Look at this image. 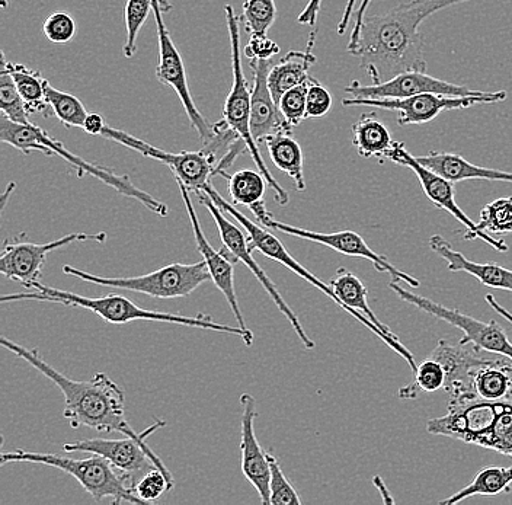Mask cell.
I'll use <instances>...</instances> for the list:
<instances>
[{
    "label": "cell",
    "instance_id": "obj_1",
    "mask_svg": "<svg viewBox=\"0 0 512 505\" xmlns=\"http://www.w3.org/2000/svg\"><path fill=\"white\" fill-rule=\"evenodd\" d=\"M464 2L470 0H411L382 15L366 17L351 54L360 59L373 83L390 81L400 73L427 72L419 27L431 15Z\"/></svg>",
    "mask_w": 512,
    "mask_h": 505
},
{
    "label": "cell",
    "instance_id": "obj_2",
    "mask_svg": "<svg viewBox=\"0 0 512 505\" xmlns=\"http://www.w3.org/2000/svg\"><path fill=\"white\" fill-rule=\"evenodd\" d=\"M0 344L18 359L27 361L62 391L64 418L69 421L70 427H88L98 433H121L140 443H147L153 433L165 427V421L158 420L142 433L134 430L126 420V393L105 373H96L92 379L80 382L57 372L40 356L38 350H30L6 337L0 338Z\"/></svg>",
    "mask_w": 512,
    "mask_h": 505
},
{
    "label": "cell",
    "instance_id": "obj_3",
    "mask_svg": "<svg viewBox=\"0 0 512 505\" xmlns=\"http://www.w3.org/2000/svg\"><path fill=\"white\" fill-rule=\"evenodd\" d=\"M35 292L3 294L0 302H21V300H32V302L59 303V305L80 308L95 313L99 318L112 325H126L134 321L163 322V324H174L190 326V328L206 329V331L224 332V334L236 335L242 338L243 343L251 347L254 343V334L251 329H243L238 326L217 324L213 318L204 313L195 316L174 315V313L156 312L140 308L139 305L120 294H107L104 297H86L80 294L64 292L54 287L44 286L40 281L32 286Z\"/></svg>",
    "mask_w": 512,
    "mask_h": 505
},
{
    "label": "cell",
    "instance_id": "obj_4",
    "mask_svg": "<svg viewBox=\"0 0 512 505\" xmlns=\"http://www.w3.org/2000/svg\"><path fill=\"white\" fill-rule=\"evenodd\" d=\"M427 431L432 436L475 444L512 459V398H450L447 414L428 421Z\"/></svg>",
    "mask_w": 512,
    "mask_h": 505
},
{
    "label": "cell",
    "instance_id": "obj_5",
    "mask_svg": "<svg viewBox=\"0 0 512 505\" xmlns=\"http://www.w3.org/2000/svg\"><path fill=\"white\" fill-rule=\"evenodd\" d=\"M35 463V465L51 466L60 469L67 475L73 476L82 485V488L91 495L96 503H101L105 498H112L115 504L131 503L144 504L134 494L136 482L130 476L124 475L112 466L110 460L94 455L86 459H73V457L54 455V453L3 452L0 455V465L6 463Z\"/></svg>",
    "mask_w": 512,
    "mask_h": 505
},
{
    "label": "cell",
    "instance_id": "obj_6",
    "mask_svg": "<svg viewBox=\"0 0 512 505\" xmlns=\"http://www.w3.org/2000/svg\"><path fill=\"white\" fill-rule=\"evenodd\" d=\"M227 31H229L230 40V56H232V73L233 82L232 89L227 95L226 102L223 107V121L236 136L245 143L252 161L255 162L258 171L264 175L271 190L274 191L275 201L280 206H286L288 203L287 191L278 184L274 175L268 169L267 163L262 158L261 150H259L258 142L252 136L251 131V95L252 89L243 75L242 67V47H240V17L236 15L232 5H226Z\"/></svg>",
    "mask_w": 512,
    "mask_h": 505
},
{
    "label": "cell",
    "instance_id": "obj_7",
    "mask_svg": "<svg viewBox=\"0 0 512 505\" xmlns=\"http://www.w3.org/2000/svg\"><path fill=\"white\" fill-rule=\"evenodd\" d=\"M63 273L96 286L147 294L156 299H178V297L190 296L198 287L211 280L210 271L204 260L194 264L175 262L153 273L136 277H101L86 273L72 265H63Z\"/></svg>",
    "mask_w": 512,
    "mask_h": 505
},
{
    "label": "cell",
    "instance_id": "obj_8",
    "mask_svg": "<svg viewBox=\"0 0 512 505\" xmlns=\"http://www.w3.org/2000/svg\"><path fill=\"white\" fill-rule=\"evenodd\" d=\"M195 194H197L200 203L206 207L208 213L213 216L217 230H219L220 242H222L223 248L226 249L230 258L235 262H242V264H245V267H248L249 270H251V273L254 274L256 280L261 283L265 292H267L268 296L271 297L272 302L275 303V306L280 309V312L286 316L287 321L290 322L291 326H293L294 332H296L299 340L302 341L304 348H307V350H313V348L316 347V344L313 343L312 338L306 334V331H304L303 325L300 324L296 313L293 312V309L288 306L286 300H284L281 293L278 292L274 281L268 277L264 268L256 262L254 255H252L254 248L249 244L248 233H243V230L240 229L239 226L230 222L223 210L217 206L216 201L208 196L207 193H204V191H198V193Z\"/></svg>",
    "mask_w": 512,
    "mask_h": 505
},
{
    "label": "cell",
    "instance_id": "obj_9",
    "mask_svg": "<svg viewBox=\"0 0 512 505\" xmlns=\"http://www.w3.org/2000/svg\"><path fill=\"white\" fill-rule=\"evenodd\" d=\"M507 99V92H485L478 97H453V95L419 94L414 97L396 99L345 98V107H368L373 110L396 111L399 126H415L430 123L444 111L466 110L479 104H495Z\"/></svg>",
    "mask_w": 512,
    "mask_h": 505
},
{
    "label": "cell",
    "instance_id": "obj_10",
    "mask_svg": "<svg viewBox=\"0 0 512 505\" xmlns=\"http://www.w3.org/2000/svg\"><path fill=\"white\" fill-rule=\"evenodd\" d=\"M400 281H390V289L398 294L399 299L409 305L415 306L422 312L434 316V318L446 321L447 324L456 326L463 332L462 343H469L478 347L479 350L488 354H496V356L508 357L512 360V343L508 335L505 334L504 328L498 322H482L473 316L460 312L459 309H450L446 306L438 305L424 296H418L403 289Z\"/></svg>",
    "mask_w": 512,
    "mask_h": 505
},
{
    "label": "cell",
    "instance_id": "obj_11",
    "mask_svg": "<svg viewBox=\"0 0 512 505\" xmlns=\"http://www.w3.org/2000/svg\"><path fill=\"white\" fill-rule=\"evenodd\" d=\"M387 161L396 163V165L406 166V168L414 171L422 190H424L425 196L430 198L431 203L438 207V209L450 213L454 219L462 223L464 229H466L464 239H469V241L480 239V241L491 245L492 249L498 252H507L510 249V246L505 244L504 239L492 238V235L480 230L478 223L473 222L460 209L459 204L456 203V198H454V182L446 180V178L438 175L437 172L421 165L418 159L406 150L405 143L395 142L389 155H387Z\"/></svg>",
    "mask_w": 512,
    "mask_h": 505
},
{
    "label": "cell",
    "instance_id": "obj_12",
    "mask_svg": "<svg viewBox=\"0 0 512 505\" xmlns=\"http://www.w3.org/2000/svg\"><path fill=\"white\" fill-rule=\"evenodd\" d=\"M101 137L118 143V145L126 146L128 149L140 153L144 158L155 159V161L168 166L174 177L184 182L188 190L194 191V193L206 190L217 165V159L210 153L204 152L203 149L198 152H166L159 147L149 145L142 139H137L127 131L112 129L108 126L102 131Z\"/></svg>",
    "mask_w": 512,
    "mask_h": 505
},
{
    "label": "cell",
    "instance_id": "obj_13",
    "mask_svg": "<svg viewBox=\"0 0 512 505\" xmlns=\"http://www.w3.org/2000/svg\"><path fill=\"white\" fill-rule=\"evenodd\" d=\"M163 14L165 12H163L159 0H153V17H155L159 41V65L156 67V78L162 85L174 89L175 94L184 105L185 113L190 118L192 129L197 131L198 136L203 140V145H208L214 139L213 126L207 123L206 118L200 113L192 99L184 60H182L179 50L176 49Z\"/></svg>",
    "mask_w": 512,
    "mask_h": 505
},
{
    "label": "cell",
    "instance_id": "obj_14",
    "mask_svg": "<svg viewBox=\"0 0 512 505\" xmlns=\"http://www.w3.org/2000/svg\"><path fill=\"white\" fill-rule=\"evenodd\" d=\"M105 241H107L105 232L69 233L57 241L48 242V244H31V242L15 238L14 241H6L3 245L0 273L9 280L18 281L27 289H32V286L43 277L44 262L50 252L75 244V242L104 244Z\"/></svg>",
    "mask_w": 512,
    "mask_h": 505
},
{
    "label": "cell",
    "instance_id": "obj_15",
    "mask_svg": "<svg viewBox=\"0 0 512 505\" xmlns=\"http://www.w3.org/2000/svg\"><path fill=\"white\" fill-rule=\"evenodd\" d=\"M258 223L264 226V228L284 233V235L328 246V248L334 249L339 254L347 255V257L364 258V260L370 261L379 273H389L392 281H402V283L409 284L414 289H418L419 284H421L415 277L403 273L395 265L390 264L386 257L377 254L374 249L367 245L363 236L358 235L357 232H352V230H342V232L335 233L312 232V230L296 228V226L278 222V220L272 217L271 213L265 214L264 217L258 219Z\"/></svg>",
    "mask_w": 512,
    "mask_h": 505
},
{
    "label": "cell",
    "instance_id": "obj_16",
    "mask_svg": "<svg viewBox=\"0 0 512 505\" xmlns=\"http://www.w3.org/2000/svg\"><path fill=\"white\" fill-rule=\"evenodd\" d=\"M66 453H92L110 460L112 466L124 475L130 476L134 482L137 476H143L144 473L152 468H158L166 475L172 476L168 471L163 460L160 459L147 443H140L133 437H124V439H86L66 443L63 446Z\"/></svg>",
    "mask_w": 512,
    "mask_h": 505
},
{
    "label": "cell",
    "instance_id": "obj_17",
    "mask_svg": "<svg viewBox=\"0 0 512 505\" xmlns=\"http://www.w3.org/2000/svg\"><path fill=\"white\" fill-rule=\"evenodd\" d=\"M351 98L358 99H396L414 97L419 94L453 95V97H478L485 92L470 89L466 85H456L441 79L432 78L427 72H405L383 83L363 85L352 81L345 88Z\"/></svg>",
    "mask_w": 512,
    "mask_h": 505
},
{
    "label": "cell",
    "instance_id": "obj_18",
    "mask_svg": "<svg viewBox=\"0 0 512 505\" xmlns=\"http://www.w3.org/2000/svg\"><path fill=\"white\" fill-rule=\"evenodd\" d=\"M176 185H178L179 193H181L182 201H184L185 209H187L188 219H190L192 233H194L195 245H197L198 252L203 255V260L206 261L208 271H210L211 280L216 284L217 289L222 292L235 315L236 321L240 328L249 329L246 326L245 318H243L242 310L239 308L238 297H236L235 290V264L236 262L230 258L226 249L216 251L210 242L207 241L203 229H201L200 220H198L197 213H195L194 204H192L190 197V190L184 182L179 181L174 177Z\"/></svg>",
    "mask_w": 512,
    "mask_h": 505
},
{
    "label": "cell",
    "instance_id": "obj_19",
    "mask_svg": "<svg viewBox=\"0 0 512 505\" xmlns=\"http://www.w3.org/2000/svg\"><path fill=\"white\" fill-rule=\"evenodd\" d=\"M37 137L43 145H46L48 149L51 150L53 156H59L63 161L72 165V168L75 169L80 180H82L85 175H92L96 180L104 182L108 187L114 188V190L118 191L121 196L133 198V200L139 201V203L143 204V206L146 207V209H149L150 212L158 214L160 217L168 216V206H166L165 203H162V201L156 200V198L150 196V194H147L146 191L140 190L139 187H136L128 175L118 174V172H115L112 168L96 165V163L85 161V159L80 158V156L73 155L69 149H66V146H64L62 142L54 139V137H51L46 130L41 129V127L38 126Z\"/></svg>",
    "mask_w": 512,
    "mask_h": 505
},
{
    "label": "cell",
    "instance_id": "obj_20",
    "mask_svg": "<svg viewBox=\"0 0 512 505\" xmlns=\"http://www.w3.org/2000/svg\"><path fill=\"white\" fill-rule=\"evenodd\" d=\"M242 404V421H240V466L242 473L252 487L258 492L261 503L270 504V476L271 466L268 459V452L262 450L261 444L256 439L255 420L258 418L256 412V401L251 393H243L240 396Z\"/></svg>",
    "mask_w": 512,
    "mask_h": 505
},
{
    "label": "cell",
    "instance_id": "obj_21",
    "mask_svg": "<svg viewBox=\"0 0 512 505\" xmlns=\"http://www.w3.org/2000/svg\"><path fill=\"white\" fill-rule=\"evenodd\" d=\"M254 72V88L251 95V131L256 142H265L268 137L278 133H291L293 126L288 124L277 102L272 98L268 75L274 66L272 59L251 60Z\"/></svg>",
    "mask_w": 512,
    "mask_h": 505
},
{
    "label": "cell",
    "instance_id": "obj_22",
    "mask_svg": "<svg viewBox=\"0 0 512 505\" xmlns=\"http://www.w3.org/2000/svg\"><path fill=\"white\" fill-rule=\"evenodd\" d=\"M485 351L479 350L473 344L448 343L438 341L432 351V359L440 361L447 373V383L444 391L450 393V398H460L469 395L470 379L473 373L483 364L489 363L494 357H486Z\"/></svg>",
    "mask_w": 512,
    "mask_h": 505
},
{
    "label": "cell",
    "instance_id": "obj_23",
    "mask_svg": "<svg viewBox=\"0 0 512 505\" xmlns=\"http://www.w3.org/2000/svg\"><path fill=\"white\" fill-rule=\"evenodd\" d=\"M428 244L432 252L446 261L448 271L451 273L462 271L478 278L483 286L512 293V270L498 264H478V262L467 260L462 252L456 251L441 235L431 236Z\"/></svg>",
    "mask_w": 512,
    "mask_h": 505
},
{
    "label": "cell",
    "instance_id": "obj_24",
    "mask_svg": "<svg viewBox=\"0 0 512 505\" xmlns=\"http://www.w3.org/2000/svg\"><path fill=\"white\" fill-rule=\"evenodd\" d=\"M316 43V30L312 31L304 51H290L278 63L271 67L268 75V86L274 101L280 102L281 97L290 89L309 81L310 67L315 65L316 56L313 47Z\"/></svg>",
    "mask_w": 512,
    "mask_h": 505
},
{
    "label": "cell",
    "instance_id": "obj_25",
    "mask_svg": "<svg viewBox=\"0 0 512 505\" xmlns=\"http://www.w3.org/2000/svg\"><path fill=\"white\" fill-rule=\"evenodd\" d=\"M421 165L427 166L431 171L437 172L446 180L454 182L470 180H486L511 182L512 172L501 171V169L483 168V166L473 165L456 153L437 152L432 150L427 156L416 158Z\"/></svg>",
    "mask_w": 512,
    "mask_h": 505
},
{
    "label": "cell",
    "instance_id": "obj_26",
    "mask_svg": "<svg viewBox=\"0 0 512 505\" xmlns=\"http://www.w3.org/2000/svg\"><path fill=\"white\" fill-rule=\"evenodd\" d=\"M467 396H479L488 401L512 398V360L499 356L480 366L470 379Z\"/></svg>",
    "mask_w": 512,
    "mask_h": 505
},
{
    "label": "cell",
    "instance_id": "obj_27",
    "mask_svg": "<svg viewBox=\"0 0 512 505\" xmlns=\"http://www.w3.org/2000/svg\"><path fill=\"white\" fill-rule=\"evenodd\" d=\"M352 143L361 158L386 159V161L387 155L395 145L392 134L384 126L376 111L364 113L358 118L357 123L352 126Z\"/></svg>",
    "mask_w": 512,
    "mask_h": 505
},
{
    "label": "cell",
    "instance_id": "obj_28",
    "mask_svg": "<svg viewBox=\"0 0 512 505\" xmlns=\"http://www.w3.org/2000/svg\"><path fill=\"white\" fill-rule=\"evenodd\" d=\"M0 66L5 67L9 75L14 79L16 88H18L19 94L24 98L30 113L51 117L50 107H48L46 98L47 79L41 75V72L21 65V63L8 62L5 53H2V63H0Z\"/></svg>",
    "mask_w": 512,
    "mask_h": 505
},
{
    "label": "cell",
    "instance_id": "obj_29",
    "mask_svg": "<svg viewBox=\"0 0 512 505\" xmlns=\"http://www.w3.org/2000/svg\"><path fill=\"white\" fill-rule=\"evenodd\" d=\"M272 163L287 174L296 185L297 191L306 190L303 171V150L291 133H278L265 140Z\"/></svg>",
    "mask_w": 512,
    "mask_h": 505
},
{
    "label": "cell",
    "instance_id": "obj_30",
    "mask_svg": "<svg viewBox=\"0 0 512 505\" xmlns=\"http://www.w3.org/2000/svg\"><path fill=\"white\" fill-rule=\"evenodd\" d=\"M512 485V466L504 468V466H486L480 469L478 475L473 478L467 487L460 489L450 498L441 501V505H454L462 503L467 498L472 497H494V495L511 492Z\"/></svg>",
    "mask_w": 512,
    "mask_h": 505
},
{
    "label": "cell",
    "instance_id": "obj_31",
    "mask_svg": "<svg viewBox=\"0 0 512 505\" xmlns=\"http://www.w3.org/2000/svg\"><path fill=\"white\" fill-rule=\"evenodd\" d=\"M220 177L227 181V188L235 206H246L251 209L255 204L264 201L268 182L261 172L242 169L233 175L222 172Z\"/></svg>",
    "mask_w": 512,
    "mask_h": 505
},
{
    "label": "cell",
    "instance_id": "obj_32",
    "mask_svg": "<svg viewBox=\"0 0 512 505\" xmlns=\"http://www.w3.org/2000/svg\"><path fill=\"white\" fill-rule=\"evenodd\" d=\"M447 373L440 361L428 357L415 370V379L399 389L398 396L403 401H412L421 393H432L446 388Z\"/></svg>",
    "mask_w": 512,
    "mask_h": 505
},
{
    "label": "cell",
    "instance_id": "obj_33",
    "mask_svg": "<svg viewBox=\"0 0 512 505\" xmlns=\"http://www.w3.org/2000/svg\"><path fill=\"white\" fill-rule=\"evenodd\" d=\"M46 98L51 117H56L67 129H82L89 113L79 98L59 91L48 81L46 83Z\"/></svg>",
    "mask_w": 512,
    "mask_h": 505
},
{
    "label": "cell",
    "instance_id": "obj_34",
    "mask_svg": "<svg viewBox=\"0 0 512 505\" xmlns=\"http://www.w3.org/2000/svg\"><path fill=\"white\" fill-rule=\"evenodd\" d=\"M0 140L6 145L15 147L24 155L43 153L46 156H53L51 150L38 140L37 126L34 123H15L3 114L0 115Z\"/></svg>",
    "mask_w": 512,
    "mask_h": 505
},
{
    "label": "cell",
    "instance_id": "obj_35",
    "mask_svg": "<svg viewBox=\"0 0 512 505\" xmlns=\"http://www.w3.org/2000/svg\"><path fill=\"white\" fill-rule=\"evenodd\" d=\"M0 111L15 123L32 124L30 110L19 94L14 79L3 66H0Z\"/></svg>",
    "mask_w": 512,
    "mask_h": 505
},
{
    "label": "cell",
    "instance_id": "obj_36",
    "mask_svg": "<svg viewBox=\"0 0 512 505\" xmlns=\"http://www.w3.org/2000/svg\"><path fill=\"white\" fill-rule=\"evenodd\" d=\"M489 235H508L512 232V197L498 198L483 207L478 223Z\"/></svg>",
    "mask_w": 512,
    "mask_h": 505
},
{
    "label": "cell",
    "instance_id": "obj_37",
    "mask_svg": "<svg viewBox=\"0 0 512 505\" xmlns=\"http://www.w3.org/2000/svg\"><path fill=\"white\" fill-rule=\"evenodd\" d=\"M150 11H153V0H127L126 12H124L127 38L123 49L127 59H131L136 54L137 37L143 25L146 24Z\"/></svg>",
    "mask_w": 512,
    "mask_h": 505
},
{
    "label": "cell",
    "instance_id": "obj_38",
    "mask_svg": "<svg viewBox=\"0 0 512 505\" xmlns=\"http://www.w3.org/2000/svg\"><path fill=\"white\" fill-rule=\"evenodd\" d=\"M242 19L249 34H267L277 19V6L274 0H245Z\"/></svg>",
    "mask_w": 512,
    "mask_h": 505
},
{
    "label": "cell",
    "instance_id": "obj_39",
    "mask_svg": "<svg viewBox=\"0 0 512 505\" xmlns=\"http://www.w3.org/2000/svg\"><path fill=\"white\" fill-rule=\"evenodd\" d=\"M175 487L174 478L166 475L158 468H152L137 479L134 484V494L143 501L144 504L155 503L163 494L171 491Z\"/></svg>",
    "mask_w": 512,
    "mask_h": 505
},
{
    "label": "cell",
    "instance_id": "obj_40",
    "mask_svg": "<svg viewBox=\"0 0 512 505\" xmlns=\"http://www.w3.org/2000/svg\"><path fill=\"white\" fill-rule=\"evenodd\" d=\"M268 459H270L271 476H270V504L271 505H300L299 494L296 489L290 484V481L284 475L281 469L280 462L277 457L268 452Z\"/></svg>",
    "mask_w": 512,
    "mask_h": 505
},
{
    "label": "cell",
    "instance_id": "obj_41",
    "mask_svg": "<svg viewBox=\"0 0 512 505\" xmlns=\"http://www.w3.org/2000/svg\"><path fill=\"white\" fill-rule=\"evenodd\" d=\"M307 82L290 89L278 102L281 113L288 124L296 127L306 120Z\"/></svg>",
    "mask_w": 512,
    "mask_h": 505
},
{
    "label": "cell",
    "instance_id": "obj_42",
    "mask_svg": "<svg viewBox=\"0 0 512 505\" xmlns=\"http://www.w3.org/2000/svg\"><path fill=\"white\" fill-rule=\"evenodd\" d=\"M43 33L50 43H70L76 35L75 19L66 12H54L44 21Z\"/></svg>",
    "mask_w": 512,
    "mask_h": 505
},
{
    "label": "cell",
    "instance_id": "obj_43",
    "mask_svg": "<svg viewBox=\"0 0 512 505\" xmlns=\"http://www.w3.org/2000/svg\"><path fill=\"white\" fill-rule=\"evenodd\" d=\"M332 104H334V98L331 92L318 79L310 76L307 81L306 117H325L332 110Z\"/></svg>",
    "mask_w": 512,
    "mask_h": 505
},
{
    "label": "cell",
    "instance_id": "obj_44",
    "mask_svg": "<svg viewBox=\"0 0 512 505\" xmlns=\"http://www.w3.org/2000/svg\"><path fill=\"white\" fill-rule=\"evenodd\" d=\"M245 57L249 60H270L280 53V46L267 37V34H251L249 43L245 46Z\"/></svg>",
    "mask_w": 512,
    "mask_h": 505
},
{
    "label": "cell",
    "instance_id": "obj_45",
    "mask_svg": "<svg viewBox=\"0 0 512 505\" xmlns=\"http://www.w3.org/2000/svg\"><path fill=\"white\" fill-rule=\"evenodd\" d=\"M371 0H361L360 8L355 12L354 27H352L351 40L348 43V53H352L357 47L358 38H360L361 27H363L364 19H366L367 9Z\"/></svg>",
    "mask_w": 512,
    "mask_h": 505
},
{
    "label": "cell",
    "instance_id": "obj_46",
    "mask_svg": "<svg viewBox=\"0 0 512 505\" xmlns=\"http://www.w3.org/2000/svg\"><path fill=\"white\" fill-rule=\"evenodd\" d=\"M323 0H309L306 8L303 9L302 14L299 15V24L309 25V27L316 28L318 22L320 8H322Z\"/></svg>",
    "mask_w": 512,
    "mask_h": 505
},
{
    "label": "cell",
    "instance_id": "obj_47",
    "mask_svg": "<svg viewBox=\"0 0 512 505\" xmlns=\"http://www.w3.org/2000/svg\"><path fill=\"white\" fill-rule=\"evenodd\" d=\"M105 121L104 118L99 114H88L86 117L85 123H83V131L88 134H92V136H101L102 131L105 130Z\"/></svg>",
    "mask_w": 512,
    "mask_h": 505
},
{
    "label": "cell",
    "instance_id": "obj_48",
    "mask_svg": "<svg viewBox=\"0 0 512 505\" xmlns=\"http://www.w3.org/2000/svg\"><path fill=\"white\" fill-rule=\"evenodd\" d=\"M355 2H357V0H348L347 6H345L344 15H342L341 22L338 24L339 35H344L348 25H350L352 14H354Z\"/></svg>",
    "mask_w": 512,
    "mask_h": 505
},
{
    "label": "cell",
    "instance_id": "obj_49",
    "mask_svg": "<svg viewBox=\"0 0 512 505\" xmlns=\"http://www.w3.org/2000/svg\"><path fill=\"white\" fill-rule=\"evenodd\" d=\"M486 302H488V305L491 306L492 309L495 310L496 313H498L499 316H502V318L505 319V321L510 322L512 325V313L508 312L507 309L502 308L501 305H499L498 300L495 299L492 294H486Z\"/></svg>",
    "mask_w": 512,
    "mask_h": 505
},
{
    "label": "cell",
    "instance_id": "obj_50",
    "mask_svg": "<svg viewBox=\"0 0 512 505\" xmlns=\"http://www.w3.org/2000/svg\"><path fill=\"white\" fill-rule=\"evenodd\" d=\"M373 482L374 487H376L377 489H379L380 492H382L384 503H395V500H393L392 495H390L389 489H387L386 484H384L383 479L380 478V476H374Z\"/></svg>",
    "mask_w": 512,
    "mask_h": 505
},
{
    "label": "cell",
    "instance_id": "obj_51",
    "mask_svg": "<svg viewBox=\"0 0 512 505\" xmlns=\"http://www.w3.org/2000/svg\"><path fill=\"white\" fill-rule=\"evenodd\" d=\"M16 188L15 182H9L8 188H6L5 193L2 194V212L5 210L6 204H8V198L11 194H14V190Z\"/></svg>",
    "mask_w": 512,
    "mask_h": 505
},
{
    "label": "cell",
    "instance_id": "obj_52",
    "mask_svg": "<svg viewBox=\"0 0 512 505\" xmlns=\"http://www.w3.org/2000/svg\"><path fill=\"white\" fill-rule=\"evenodd\" d=\"M160 6H162L163 12H171L172 9H174V6H172V3L169 2V0H159Z\"/></svg>",
    "mask_w": 512,
    "mask_h": 505
}]
</instances>
